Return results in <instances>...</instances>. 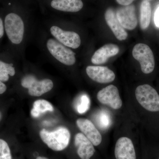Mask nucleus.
Listing matches in <instances>:
<instances>
[{"mask_svg":"<svg viewBox=\"0 0 159 159\" xmlns=\"http://www.w3.org/2000/svg\"><path fill=\"white\" fill-rule=\"evenodd\" d=\"M39 135L43 142L55 151H61L66 148L71 136L70 131L65 127H59L52 132L43 129L40 131Z\"/></svg>","mask_w":159,"mask_h":159,"instance_id":"obj_1","label":"nucleus"},{"mask_svg":"<svg viewBox=\"0 0 159 159\" xmlns=\"http://www.w3.org/2000/svg\"><path fill=\"white\" fill-rule=\"evenodd\" d=\"M5 31L7 37L14 44H19L22 42L25 32V25L20 16L15 13H10L4 21Z\"/></svg>","mask_w":159,"mask_h":159,"instance_id":"obj_2","label":"nucleus"},{"mask_svg":"<svg viewBox=\"0 0 159 159\" xmlns=\"http://www.w3.org/2000/svg\"><path fill=\"white\" fill-rule=\"evenodd\" d=\"M137 101L146 110L159 111V95L157 91L148 84L139 85L135 90Z\"/></svg>","mask_w":159,"mask_h":159,"instance_id":"obj_3","label":"nucleus"},{"mask_svg":"<svg viewBox=\"0 0 159 159\" xmlns=\"http://www.w3.org/2000/svg\"><path fill=\"white\" fill-rule=\"evenodd\" d=\"M47 49L57 60L66 66L74 65L76 62L75 53L57 40L50 39L47 44Z\"/></svg>","mask_w":159,"mask_h":159,"instance_id":"obj_4","label":"nucleus"},{"mask_svg":"<svg viewBox=\"0 0 159 159\" xmlns=\"http://www.w3.org/2000/svg\"><path fill=\"white\" fill-rule=\"evenodd\" d=\"M23 87L28 89V92L32 97H40L53 89L54 84L51 80L44 79L38 80L32 75H26L21 81Z\"/></svg>","mask_w":159,"mask_h":159,"instance_id":"obj_5","label":"nucleus"},{"mask_svg":"<svg viewBox=\"0 0 159 159\" xmlns=\"http://www.w3.org/2000/svg\"><path fill=\"white\" fill-rule=\"evenodd\" d=\"M133 57L140 63L142 72L149 74L155 68L154 57L153 52L147 45L138 43L134 47L132 51Z\"/></svg>","mask_w":159,"mask_h":159,"instance_id":"obj_6","label":"nucleus"},{"mask_svg":"<svg viewBox=\"0 0 159 159\" xmlns=\"http://www.w3.org/2000/svg\"><path fill=\"white\" fill-rule=\"evenodd\" d=\"M97 98L99 102L114 109H119L122 107V102L119 90L113 85H109L99 91Z\"/></svg>","mask_w":159,"mask_h":159,"instance_id":"obj_7","label":"nucleus"},{"mask_svg":"<svg viewBox=\"0 0 159 159\" xmlns=\"http://www.w3.org/2000/svg\"><path fill=\"white\" fill-rule=\"evenodd\" d=\"M50 32L57 41L66 47L77 49L80 45V38L74 31H65L57 26H53L50 29Z\"/></svg>","mask_w":159,"mask_h":159,"instance_id":"obj_8","label":"nucleus"},{"mask_svg":"<svg viewBox=\"0 0 159 159\" xmlns=\"http://www.w3.org/2000/svg\"><path fill=\"white\" fill-rule=\"evenodd\" d=\"M116 15L119 22L124 29L132 30L137 27L138 19L134 5L131 4L118 8Z\"/></svg>","mask_w":159,"mask_h":159,"instance_id":"obj_9","label":"nucleus"},{"mask_svg":"<svg viewBox=\"0 0 159 159\" xmlns=\"http://www.w3.org/2000/svg\"><path fill=\"white\" fill-rule=\"evenodd\" d=\"M86 72L91 79L99 83L112 82L116 78L115 73L107 67L88 66Z\"/></svg>","mask_w":159,"mask_h":159,"instance_id":"obj_10","label":"nucleus"},{"mask_svg":"<svg viewBox=\"0 0 159 159\" xmlns=\"http://www.w3.org/2000/svg\"><path fill=\"white\" fill-rule=\"evenodd\" d=\"M77 126L94 146H98L102 142L101 134L93 122L89 119L80 118L77 120Z\"/></svg>","mask_w":159,"mask_h":159,"instance_id":"obj_11","label":"nucleus"},{"mask_svg":"<svg viewBox=\"0 0 159 159\" xmlns=\"http://www.w3.org/2000/svg\"><path fill=\"white\" fill-rule=\"evenodd\" d=\"M115 154L116 159H136L133 143L126 137L118 139L116 144Z\"/></svg>","mask_w":159,"mask_h":159,"instance_id":"obj_12","label":"nucleus"},{"mask_svg":"<svg viewBox=\"0 0 159 159\" xmlns=\"http://www.w3.org/2000/svg\"><path fill=\"white\" fill-rule=\"evenodd\" d=\"M74 144L81 159H90L95 153L94 145L83 134L80 133L76 135Z\"/></svg>","mask_w":159,"mask_h":159,"instance_id":"obj_13","label":"nucleus"},{"mask_svg":"<svg viewBox=\"0 0 159 159\" xmlns=\"http://www.w3.org/2000/svg\"><path fill=\"white\" fill-rule=\"evenodd\" d=\"M106 21L113 32L116 38L120 41L126 39L128 34L117 18L116 12L113 9L109 8L105 13Z\"/></svg>","mask_w":159,"mask_h":159,"instance_id":"obj_14","label":"nucleus"},{"mask_svg":"<svg viewBox=\"0 0 159 159\" xmlns=\"http://www.w3.org/2000/svg\"><path fill=\"white\" fill-rule=\"evenodd\" d=\"M119 47L114 44H107L97 50L91 58L94 64L101 65L108 61L109 57H113L119 53Z\"/></svg>","mask_w":159,"mask_h":159,"instance_id":"obj_15","label":"nucleus"},{"mask_svg":"<svg viewBox=\"0 0 159 159\" xmlns=\"http://www.w3.org/2000/svg\"><path fill=\"white\" fill-rule=\"evenodd\" d=\"M51 5L54 9L66 12H77L83 7L81 0H53Z\"/></svg>","mask_w":159,"mask_h":159,"instance_id":"obj_16","label":"nucleus"},{"mask_svg":"<svg viewBox=\"0 0 159 159\" xmlns=\"http://www.w3.org/2000/svg\"><path fill=\"white\" fill-rule=\"evenodd\" d=\"M151 17V7L149 2L144 0L140 6V27L142 30L148 28Z\"/></svg>","mask_w":159,"mask_h":159,"instance_id":"obj_17","label":"nucleus"},{"mask_svg":"<svg viewBox=\"0 0 159 159\" xmlns=\"http://www.w3.org/2000/svg\"><path fill=\"white\" fill-rule=\"evenodd\" d=\"M52 112L54 111V107L48 101L45 99H39L33 103V108L31 109V114L34 118L39 117L42 114L46 112Z\"/></svg>","mask_w":159,"mask_h":159,"instance_id":"obj_18","label":"nucleus"},{"mask_svg":"<svg viewBox=\"0 0 159 159\" xmlns=\"http://www.w3.org/2000/svg\"><path fill=\"white\" fill-rule=\"evenodd\" d=\"M16 71L13 64L4 62L0 60V80L6 82L9 79V76L13 77Z\"/></svg>","mask_w":159,"mask_h":159,"instance_id":"obj_19","label":"nucleus"},{"mask_svg":"<svg viewBox=\"0 0 159 159\" xmlns=\"http://www.w3.org/2000/svg\"><path fill=\"white\" fill-rule=\"evenodd\" d=\"M111 117L109 113L105 111H102L99 113L97 116V122L100 128L106 129L111 124Z\"/></svg>","mask_w":159,"mask_h":159,"instance_id":"obj_20","label":"nucleus"},{"mask_svg":"<svg viewBox=\"0 0 159 159\" xmlns=\"http://www.w3.org/2000/svg\"><path fill=\"white\" fill-rule=\"evenodd\" d=\"M90 100L87 95L84 94L78 100L76 106L77 112L80 114L84 113L89 108Z\"/></svg>","mask_w":159,"mask_h":159,"instance_id":"obj_21","label":"nucleus"},{"mask_svg":"<svg viewBox=\"0 0 159 159\" xmlns=\"http://www.w3.org/2000/svg\"><path fill=\"white\" fill-rule=\"evenodd\" d=\"M0 159H12L11 151L8 143L0 139Z\"/></svg>","mask_w":159,"mask_h":159,"instance_id":"obj_22","label":"nucleus"},{"mask_svg":"<svg viewBox=\"0 0 159 159\" xmlns=\"http://www.w3.org/2000/svg\"><path fill=\"white\" fill-rule=\"evenodd\" d=\"M155 25L157 28H159V5L156 10L154 14Z\"/></svg>","mask_w":159,"mask_h":159,"instance_id":"obj_23","label":"nucleus"},{"mask_svg":"<svg viewBox=\"0 0 159 159\" xmlns=\"http://www.w3.org/2000/svg\"><path fill=\"white\" fill-rule=\"evenodd\" d=\"M134 0H116L117 2L123 6L130 5Z\"/></svg>","mask_w":159,"mask_h":159,"instance_id":"obj_24","label":"nucleus"},{"mask_svg":"<svg viewBox=\"0 0 159 159\" xmlns=\"http://www.w3.org/2000/svg\"><path fill=\"white\" fill-rule=\"evenodd\" d=\"M5 31L4 23H3L2 20L0 17V39L2 38L4 36Z\"/></svg>","mask_w":159,"mask_h":159,"instance_id":"obj_25","label":"nucleus"},{"mask_svg":"<svg viewBox=\"0 0 159 159\" xmlns=\"http://www.w3.org/2000/svg\"><path fill=\"white\" fill-rule=\"evenodd\" d=\"M7 87L6 84L0 80V94H2L6 92Z\"/></svg>","mask_w":159,"mask_h":159,"instance_id":"obj_26","label":"nucleus"},{"mask_svg":"<svg viewBox=\"0 0 159 159\" xmlns=\"http://www.w3.org/2000/svg\"><path fill=\"white\" fill-rule=\"evenodd\" d=\"M36 159H48L47 158V157H38L36 158Z\"/></svg>","mask_w":159,"mask_h":159,"instance_id":"obj_27","label":"nucleus"},{"mask_svg":"<svg viewBox=\"0 0 159 159\" xmlns=\"http://www.w3.org/2000/svg\"><path fill=\"white\" fill-rule=\"evenodd\" d=\"M2 115L1 114V112H0V121H1V119H2Z\"/></svg>","mask_w":159,"mask_h":159,"instance_id":"obj_28","label":"nucleus"},{"mask_svg":"<svg viewBox=\"0 0 159 159\" xmlns=\"http://www.w3.org/2000/svg\"><path fill=\"white\" fill-rule=\"evenodd\" d=\"M145 1H148V2H149V1H151V0H145Z\"/></svg>","mask_w":159,"mask_h":159,"instance_id":"obj_29","label":"nucleus"},{"mask_svg":"<svg viewBox=\"0 0 159 159\" xmlns=\"http://www.w3.org/2000/svg\"></svg>","mask_w":159,"mask_h":159,"instance_id":"obj_30","label":"nucleus"}]
</instances>
